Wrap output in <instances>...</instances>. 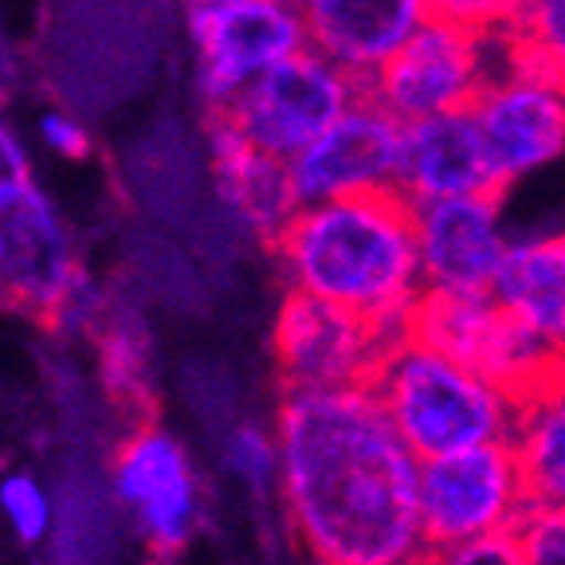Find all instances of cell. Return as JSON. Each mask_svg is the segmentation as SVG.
Masks as SVG:
<instances>
[{"instance_id": "cell-1", "label": "cell", "mask_w": 565, "mask_h": 565, "mask_svg": "<svg viewBox=\"0 0 565 565\" xmlns=\"http://www.w3.org/2000/svg\"><path fill=\"white\" fill-rule=\"evenodd\" d=\"M279 514L310 565H385L424 546L420 456L373 385L282 388Z\"/></svg>"}, {"instance_id": "cell-2", "label": "cell", "mask_w": 565, "mask_h": 565, "mask_svg": "<svg viewBox=\"0 0 565 565\" xmlns=\"http://www.w3.org/2000/svg\"><path fill=\"white\" fill-rule=\"evenodd\" d=\"M267 247L287 291L358 310L393 334H408L416 302L428 291L413 201L401 189L299 204Z\"/></svg>"}, {"instance_id": "cell-3", "label": "cell", "mask_w": 565, "mask_h": 565, "mask_svg": "<svg viewBox=\"0 0 565 565\" xmlns=\"http://www.w3.org/2000/svg\"><path fill=\"white\" fill-rule=\"evenodd\" d=\"M373 393L420 459L511 440L519 397L451 353L405 334L385 353Z\"/></svg>"}, {"instance_id": "cell-4", "label": "cell", "mask_w": 565, "mask_h": 565, "mask_svg": "<svg viewBox=\"0 0 565 565\" xmlns=\"http://www.w3.org/2000/svg\"><path fill=\"white\" fill-rule=\"evenodd\" d=\"M106 491L153 562L181 557L209 519V491L193 451L166 424L138 416L106 463Z\"/></svg>"}, {"instance_id": "cell-5", "label": "cell", "mask_w": 565, "mask_h": 565, "mask_svg": "<svg viewBox=\"0 0 565 565\" xmlns=\"http://www.w3.org/2000/svg\"><path fill=\"white\" fill-rule=\"evenodd\" d=\"M511 35L514 28L476 32V28L433 17L413 40H405L401 52L381 63L365 90L401 122L471 110L483 87L494 79V71L511 55Z\"/></svg>"}, {"instance_id": "cell-6", "label": "cell", "mask_w": 565, "mask_h": 565, "mask_svg": "<svg viewBox=\"0 0 565 565\" xmlns=\"http://www.w3.org/2000/svg\"><path fill=\"white\" fill-rule=\"evenodd\" d=\"M530 503L534 494H530L526 471L511 440L420 459L416 507H420V530L428 550L507 534L519 526Z\"/></svg>"}, {"instance_id": "cell-7", "label": "cell", "mask_w": 565, "mask_h": 565, "mask_svg": "<svg viewBox=\"0 0 565 565\" xmlns=\"http://www.w3.org/2000/svg\"><path fill=\"white\" fill-rule=\"evenodd\" d=\"M471 110L503 193L565 158V79L522 44L519 32L507 63L494 71Z\"/></svg>"}, {"instance_id": "cell-8", "label": "cell", "mask_w": 565, "mask_h": 565, "mask_svg": "<svg viewBox=\"0 0 565 565\" xmlns=\"http://www.w3.org/2000/svg\"><path fill=\"white\" fill-rule=\"evenodd\" d=\"M358 98H365V79L307 44L291 60L259 75L221 115L259 150L291 161L310 141L322 138Z\"/></svg>"}, {"instance_id": "cell-9", "label": "cell", "mask_w": 565, "mask_h": 565, "mask_svg": "<svg viewBox=\"0 0 565 565\" xmlns=\"http://www.w3.org/2000/svg\"><path fill=\"white\" fill-rule=\"evenodd\" d=\"M408 334L494 377L514 397L565 365V353L522 327L494 291H424Z\"/></svg>"}, {"instance_id": "cell-10", "label": "cell", "mask_w": 565, "mask_h": 565, "mask_svg": "<svg viewBox=\"0 0 565 565\" xmlns=\"http://www.w3.org/2000/svg\"><path fill=\"white\" fill-rule=\"evenodd\" d=\"M185 28L196 60V95L212 115L228 110L259 75L310 44L295 0L185 9Z\"/></svg>"}, {"instance_id": "cell-11", "label": "cell", "mask_w": 565, "mask_h": 565, "mask_svg": "<svg viewBox=\"0 0 565 565\" xmlns=\"http://www.w3.org/2000/svg\"><path fill=\"white\" fill-rule=\"evenodd\" d=\"M401 338L358 310L287 291L271 327V353L282 388H345L373 385Z\"/></svg>"}, {"instance_id": "cell-12", "label": "cell", "mask_w": 565, "mask_h": 565, "mask_svg": "<svg viewBox=\"0 0 565 565\" xmlns=\"http://www.w3.org/2000/svg\"><path fill=\"white\" fill-rule=\"evenodd\" d=\"M83 275L67 216L35 177L0 189V307L47 322Z\"/></svg>"}, {"instance_id": "cell-13", "label": "cell", "mask_w": 565, "mask_h": 565, "mask_svg": "<svg viewBox=\"0 0 565 565\" xmlns=\"http://www.w3.org/2000/svg\"><path fill=\"white\" fill-rule=\"evenodd\" d=\"M401 141H405V122L388 115L365 90V98H358L322 138H315L299 158H291L299 204L397 189Z\"/></svg>"}, {"instance_id": "cell-14", "label": "cell", "mask_w": 565, "mask_h": 565, "mask_svg": "<svg viewBox=\"0 0 565 565\" xmlns=\"http://www.w3.org/2000/svg\"><path fill=\"white\" fill-rule=\"evenodd\" d=\"M428 291H491L511 252L503 193L413 201Z\"/></svg>"}, {"instance_id": "cell-15", "label": "cell", "mask_w": 565, "mask_h": 565, "mask_svg": "<svg viewBox=\"0 0 565 565\" xmlns=\"http://www.w3.org/2000/svg\"><path fill=\"white\" fill-rule=\"evenodd\" d=\"M397 189L408 201L503 193L476 110H451V115L405 122Z\"/></svg>"}, {"instance_id": "cell-16", "label": "cell", "mask_w": 565, "mask_h": 565, "mask_svg": "<svg viewBox=\"0 0 565 565\" xmlns=\"http://www.w3.org/2000/svg\"><path fill=\"white\" fill-rule=\"evenodd\" d=\"M307 20L310 47L327 52L370 83L381 63L405 47L428 20V0H295Z\"/></svg>"}, {"instance_id": "cell-17", "label": "cell", "mask_w": 565, "mask_h": 565, "mask_svg": "<svg viewBox=\"0 0 565 565\" xmlns=\"http://www.w3.org/2000/svg\"><path fill=\"white\" fill-rule=\"evenodd\" d=\"M209 158L221 204L247 232H256L264 244H271L299 212L291 161L259 150L256 141H247L224 115H212Z\"/></svg>"}, {"instance_id": "cell-18", "label": "cell", "mask_w": 565, "mask_h": 565, "mask_svg": "<svg viewBox=\"0 0 565 565\" xmlns=\"http://www.w3.org/2000/svg\"><path fill=\"white\" fill-rule=\"evenodd\" d=\"M491 291L522 327L565 353V228L514 239Z\"/></svg>"}, {"instance_id": "cell-19", "label": "cell", "mask_w": 565, "mask_h": 565, "mask_svg": "<svg viewBox=\"0 0 565 565\" xmlns=\"http://www.w3.org/2000/svg\"><path fill=\"white\" fill-rule=\"evenodd\" d=\"M511 444L534 499L565 503V365L519 397Z\"/></svg>"}, {"instance_id": "cell-20", "label": "cell", "mask_w": 565, "mask_h": 565, "mask_svg": "<svg viewBox=\"0 0 565 565\" xmlns=\"http://www.w3.org/2000/svg\"><path fill=\"white\" fill-rule=\"evenodd\" d=\"M98 370L110 397H118L122 405L150 401V334L141 322H122L115 315V302L98 327Z\"/></svg>"}, {"instance_id": "cell-21", "label": "cell", "mask_w": 565, "mask_h": 565, "mask_svg": "<svg viewBox=\"0 0 565 565\" xmlns=\"http://www.w3.org/2000/svg\"><path fill=\"white\" fill-rule=\"evenodd\" d=\"M0 522L24 550H40L52 542L60 526V503L32 468L0 471Z\"/></svg>"}, {"instance_id": "cell-22", "label": "cell", "mask_w": 565, "mask_h": 565, "mask_svg": "<svg viewBox=\"0 0 565 565\" xmlns=\"http://www.w3.org/2000/svg\"><path fill=\"white\" fill-rule=\"evenodd\" d=\"M224 471L247 499L256 503H279V440L275 428L259 424H232L221 440Z\"/></svg>"}, {"instance_id": "cell-23", "label": "cell", "mask_w": 565, "mask_h": 565, "mask_svg": "<svg viewBox=\"0 0 565 565\" xmlns=\"http://www.w3.org/2000/svg\"><path fill=\"white\" fill-rule=\"evenodd\" d=\"M526 565H565V503L534 499L514 526Z\"/></svg>"}, {"instance_id": "cell-24", "label": "cell", "mask_w": 565, "mask_h": 565, "mask_svg": "<svg viewBox=\"0 0 565 565\" xmlns=\"http://www.w3.org/2000/svg\"><path fill=\"white\" fill-rule=\"evenodd\" d=\"M514 32L565 79V0H530Z\"/></svg>"}, {"instance_id": "cell-25", "label": "cell", "mask_w": 565, "mask_h": 565, "mask_svg": "<svg viewBox=\"0 0 565 565\" xmlns=\"http://www.w3.org/2000/svg\"><path fill=\"white\" fill-rule=\"evenodd\" d=\"M530 0H428L433 17L476 32H507L522 20Z\"/></svg>"}, {"instance_id": "cell-26", "label": "cell", "mask_w": 565, "mask_h": 565, "mask_svg": "<svg viewBox=\"0 0 565 565\" xmlns=\"http://www.w3.org/2000/svg\"><path fill=\"white\" fill-rule=\"evenodd\" d=\"M35 138H40V146H44L47 153H55V158H63V161H83L95 150V138H90L87 122L75 118L71 110H63V106H52V110L40 115Z\"/></svg>"}, {"instance_id": "cell-27", "label": "cell", "mask_w": 565, "mask_h": 565, "mask_svg": "<svg viewBox=\"0 0 565 565\" xmlns=\"http://www.w3.org/2000/svg\"><path fill=\"white\" fill-rule=\"evenodd\" d=\"M436 557H440V565H526L514 530L459 542V546H448V550H436Z\"/></svg>"}, {"instance_id": "cell-28", "label": "cell", "mask_w": 565, "mask_h": 565, "mask_svg": "<svg viewBox=\"0 0 565 565\" xmlns=\"http://www.w3.org/2000/svg\"><path fill=\"white\" fill-rule=\"evenodd\" d=\"M24 177H32L28 141H24V134L17 130V122H12V115H9V103L0 95V189L17 185Z\"/></svg>"}, {"instance_id": "cell-29", "label": "cell", "mask_w": 565, "mask_h": 565, "mask_svg": "<svg viewBox=\"0 0 565 565\" xmlns=\"http://www.w3.org/2000/svg\"><path fill=\"white\" fill-rule=\"evenodd\" d=\"M385 565H440V557H436V550H416V554L397 557V562H385Z\"/></svg>"}, {"instance_id": "cell-30", "label": "cell", "mask_w": 565, "mask_h": 565, "mask_svg": "<svg viewBox=\"0 0 565 565\" xmlns=\"http://www.w3.org/2000/svg\"><path fill=\"white\" fill-rule=\"evenodd\" d=\"M221 4H247V0H185V9H221Z\"/></svg>"}]
</instances>
